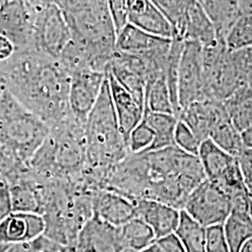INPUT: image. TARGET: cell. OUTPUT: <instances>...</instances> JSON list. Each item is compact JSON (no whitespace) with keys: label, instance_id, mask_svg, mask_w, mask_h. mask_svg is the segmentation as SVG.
Returning a JSON list of instances; mask_svg holds the SVG:
<instances>
[{"label":"cell","instance_id":"6da1fadb","mask_svg":"<svg viewBox=\"0 0 252 252\" xmlns=\"http://www.w3.org/2000/svg\"><path fill=\"white\" fill-rule=\"evenodd\" d=\"M5 90L50 128L71 116L70 74L58 60L35 50L17 52L0 63Z\"/></svg>","mask_w":252,"mask_h":252},{"label":"cell","instance_id":"e575fe53","mask_svg":"<svg viewBox=\"0 0 252 252\" xmlns=\"http://www.w3.org/2000/svg\"><path fill=\"white\" fill-rule=\"evenodd\" d=\"M206 252H231L224 235L223 226L207 227Z\"/></svg>","mask_w":252,"mask_h":252},{"label":"cell","instance_id":"8992f818","mask_svg":"<svg viewBox=\"0 0 252 252\" xmlns=\"http://www.w3.org/2000/svg\"><path fill=\"white\" fill-rule=\"evenodd\" d=\"M35 9L33 49L55 60L71 40L69 28L56 1H33Z\"/></svg>","mask_w":252,"mask_h":252},{"label":"cell","instance_id":"f35d334b","mask_svg":"<svg viewBox=\"0 0 252 252\" xmlns=\"http://www.w3.org/2000/svg\"><path fill=\"white\" fill-rule=\"evenodd\" d=\"M15 54V48L8 38L0 35V63L7 62Z\"/></svg>","mask_w":252,"mask_h":252},{"label":"cell","instance_id":"d6986e66","mask_svg":"<svg viewBox=\"0 0 252 252\" xmlns=\"http://www.w3.org/2000/svg\"><path fill=\"white\" fill-rule=\"evenodd\" d=\"M171 39L153 36L128 24L116 39V51L141 56L169 45Z\"/></svg>","mask_w":252,"mask_h":252},{"label":"cell","instance_id":"603a6c76","mask_svg":"<svg viewBox=\"0 0 252 252\" xmlns=\"http://www.w3.org/2000/svg\"><path fill=\"white\" fill-rule=\"evenodd\" d=\"M222 104L230 121L240 133L252 126V87H238Z\"/></svg>","mask_w":252,"mask_h":252},{"label":"cell","instance_id":"4fadbf2b","mask_svg":"<svg viewBox=\"0 0 252 252\" xmlns=\"http://www.w3.org/2000/svg\"><path fill=\"white\" fill-rule=\"evenodd\" d=\"M45 230L42 215L11 212L0 221V243L8 247L30 243L42 236Z\"/></svg>","mask_w":252,"mask_h":252},{"label":"cell","instance_id":"9a60e30c","mask_svg":"<svg viewBox=\"0 0 252 252\" xmlns=\"http://www.w3.org/2000/svg\"><path fill=\"white\" fill-rule=\"evenodd\" d=\"M225 115L227 112L221 101L206 98L182 109L178 119L189 126L202 142L209 138L213 127Z\"/></svg>","mask_w":252,"mask_h":252},{"label":"cell","instance_id":"30bf717a","mask_svg":"<svg viewBox=\"0 0 252 252\" xmlns=\"http://www.w3.org/2000/svg\"><path fill=\"white\" fill-rule=\"evenodd\" d=\"M206 98L203 47L196 42L185 41L178 73V102L180 110L181 111L189 105Z\"/></svg>","mask_w":252,"mask_h":252},{"label":"cell","instance_id":"7a4b0ae2","mask_svg":"<svg viewBox=\"0 0 252 252\" xmlns=\"http://www.w3.org/2000/svg\"><path fill=\"white\" fill-rule=\"evenodd\" d=\"M69 28L71 41L94 70L106 72L116 52L117 34L104 0L56 1Z\"/></svg>","mask_w":252,"mask_h":252},{"label":"cell","instance_id":"cb8c5ba5","mask_svg":"<svg viewBox=\"0 0 252 252\" xmlns=\"http://www.w3.org/2000/svg\"><path fill=\"white\" fill-rule=\"evenodd\" d=\"M222 226L231 252H240L252 239V214L231 211Z\"/></svg>","mask_w":252,"mask_h":252},{"label":"cell","instance_id":"8fae6325","mask_svg":"<svg viewBox=\"0 0 252 252\" xmlns=\"http://www.w3.org/2000/svg\"><path fill=\"white\" fill-rule=\"evenodd\" d=\"M107 71L84 68L70 75L68 106L73 117L85 124L92 109L99 98Z\"/></svg>","mask_w":252,"mask_h":252},{"label":"cell","instance_id":"d4e9b609","mask_svg":"<svg viewBox=\"0 0 252 252\" xmlns=\"http://www.w3.org/2000/svg\"><path fill=\"white\" fill-rule=\"evenodd\" d=\"M143 119L151 126L154 133V141L149 152L159 151L175 146L174 134L178 118L173 114L144 111Z\"/></svg>","mask_w":252,"mask_h":252},{"label":"cell","instance_id":"7c38bea8","mask_svg":"<svg viewBox=\"0 0 252 252\" xmlns=\"http://www.w3.org/2000/svg\"><path fill=\"white\" fill-rule=\"evenodd\" d=\"M76 244L82 252L125 251L121 228L111 225L93 214L79 230Z\"/></svg>","mask_w":252,"mask_h":252},{"label":"cell","instance_id":"9c48e42d","mask_svg":"<svg viewBox=\"0 0 252 252\" xmlns=\"http://www.w3.org/2000/svg\"><path fill=\"white\" fill-rule=\"evenodd\" d=\"M35 9L33 1H0V35L15 53L33 49Z\"/></svg>","mask_w":252,"mask_h":252},{"label":"cell","instance_id":"74e56055","mask_svg":"<svg viewBox=\"0 0 252 252\" xmlns=\"http://www.w3.org/2000/svg\"><path fill=\"white\" fill-rule=\"evenodd\" d=\"M162 252H186L177 234H170L156 240Z\"/></svg>","mask_w":252,"mask_h":252},{"label":"cell","instance_id":"7402d4cb","mask_svg":"<svg viewBox=\"0 0 252 252\" xmlns=\"http://www.w3.org/2000/svg\"><path fill=\"white\" fill-rule=\"evenodd\" d=\"M185 41L196 42L203 48L219 42L215 29L199 1H189Z\"/></svg>","mask_w":252,"mask_h":252},{"label":"cell","instance_id":"83f0119b","mask_svg":"<svg viewBox=\"0 0 252 252\" xmlns=\"http://www.w3.org/2000/svg\"><path fill=\"white\" fill-rule=\"evenodd\" d=\"M120 228L126 250L141 252L156 241L152 228L137 217Z\"/></svg>","mask_w":252,"mask_h":252},{"label":"cell","instance_id":"f6af8a7d","mask_svg":"<svg viewBox=\"0 0 252 252\" xmlns=\"http://www.w3.org/2000/svg\"><path fill=\"white\" fill-rule=\"evenodd\" d=\"M9 247L6 246V245H3V244L0 243V252H5L6 250L8 249Z\"/></svg>","mask_w":252,"mask_h":252},{"label":"cell","instance_id":"ac0fdd59","mask_svg":"<svg viewBox=\"0 0 252 252\" xmlns=\"http://www.w3.org/2000/svg\"><path fill=\"white\" fill-rule=\"evenodd\" d=\"M107 78L118 124L127 141L131 131L144 117V106L139 104L108 70Z\"/></svg>","mask_w":252,"mask_h":252},{"label":"cell","instance_id":"8d00e7d4","mask_svg":"<svg viewBox=\"0 0 252 252\" xmlns=\"http://www.w3.org/2000/svg\"><path fill=\"white\" fill-rule=\"evenodd\" d=\"M11 212L9 181L0 176V221Z\"/></svg>","mask_w":252,"mask_h":252},{"label":"cell","instance_id":"d590c367","mask_svg":"<svg viewBox=\"0 0 252 252\" xmlns=\"http://www.w3.org/2000/svg\"><path fill=\"white\" fill-rule=\"evenodd\" d=\"M108 5L112 23L118 35L129 24L127 1L109 0Z\"/></svg>","mask_w":252,"mask_h":252},{"label":"cell","instance_id":"f546056e","mask_svg":"<svg viewBox=\"0 0 252 252\" xmlns=\"http://www.w3.org/2000/svg\"><path fill=\"white\" fill-rule=\"evenodd\" d=\"M153 3L169 22L173 31L172 39L184 41L189 1L159 0L153 1Z\"/></svg>","mask_w":252,"mask_h":252},{"label":"cell","instance_id":"2e32d148","mask_svg":"<svg viewBox=\"0 0 252 252\" xmlns=\"http://www.w3.org/2000/svg\"><path fill=\"white\" fill-rule=\"evenodd\" d=\"M134 202L136 217L152 228L156 240L176 232L180 222V209L151 199H137Z\"/></svg>","mask_w":252,"mask_h":252},{"label":"cell","instance_id":"ba28073f","mask_svg":"<svg viewBox=\"0 0 252 252\" xmlns=\"http://www.w3.org/2000/svg\"><path fill=\"white\" fill-rule=\"evenodd\" d=\"M182 210L206 228L222 225L231 212V202L214 182L205 180L190 192Z\"/></svg>","mask_w":252,"mask_h":252},{"label":"cell","instance_id":"60d3db41","mask_svg":"<svg viewBox=\"0 0 252 252\" xmlns=\"http://www.w3.org/2000/svg\"><path fill=\"white\" fill-rule=\"evenodd\" d=\"M241 137H242L244 147L246 149L252 150V126L241 133Z\"/></svg>","mask_w":252,"mask_h":252},{"label":"cell","instance_id":"5b68a950","mask_svg":"<svg viewBox=\"0 0 252 252\" xmlns=\"http://www.w3.org/2000/svg\"><path fill=\"white\" fill-rule=\"evenodd\" d=\"M50 127L20 104L8 91L0 97V152L27 165L42 145Z\"/></svg>","mask_w":252,"mask_h":252},{"label":"cell","instance_id":"e0dca14e","mask_svg":"<svg viewBox=\"0 0 252 252\" xmlns=\"http://www.w3.org/2000/svg\"><path fill=\"white\" fill-rule=\"evenodd\" d=\"M127 6L128 22L130 25L150 35L172 39L171 26L153 1H127Z\"/></svg>","mask_w":252,"mask_h":252},{"label":"cell","instance_id":"7dc6e473","mask_svg":"<svg viewBox=\"0 0 252 252\" xmlns=\"http://www.w3.org/2000/svg\"><path fill=\"white\" fill-rule=\"evenodd\" d=\"M248 189H249V194H250V197H251V200H252V184L250 185V186H248Z\"/></svg>","mask_w":252,"mask_h":252},{"label":"cell","instance_id":"c3c4849f","mask_svg":"<svg viewBox=\"0 0 252 252\" xmlns=\"http://www.w3.org/2000/svg\"><path fill=\"white\" fill-rule=\"evenodd\" d=\"M122 252H133V251H130V250H125V251H123Z\"/></svg>","mask_w":252,"mask_h":252},{"label":"cell","instance_id":"ffe728a7","mask_svg":"<svg viewBox=\"0 0 252 252\" xmlns=\"http://www.w3.org/2000/svg\"><path fill=\"white\" fill-rule=\"evenodd\" d=\"M215 29L219 42L225 44L226 37L241 17L237 1H199Z\"/></svg>","mask_w":252,"mask_h":252},{"label":"cell","instance_id":"836d02e7","mask_svg":"<svg viewBox=\"0 0 252 252\" xmlns=\"http://www.w3.org/2000/svg\"><path fill=\"white\" fill-rule=\"evenodd\" d=\"M60 244L43 234L30 243L10 246L5 252H60Z\"/></svg>","mask_w":252,"mask_h":252},{"label":"cell","instance_id":"7bdbcfd3","mask_svg":"<svg viewBox=\"0 0 252 252\" xmlns=\"http://www.w3.org/2000/svg\"><path fill=\"white\" fill-rule=\"evenodd\" d=\"M141 252H162V251L155 241L154 243L152 244L151 246H149L147 249H145L144 251H142Z\"/></svg>","mask_w":252,"mask_h":252},{"label":"cell","instance_id":"3957f363","mask_svg":"<svg viewBox=\"0 0 252 252\" xmlns=\"http://www.w3.org/2000/svg\"><path fill=\"white\" fill-rule=\"evenodd\" d=\"M86 167L84 176L93 182L107 180L109 173L129 155L128 145L118 124L108 78L99 98L84 124Z\"/></svg>","mask_w":252,"mask_h":252},{"label":"cell","instance_id":"ab89813d","mask_svg":"<svg viewBox=\"0 0 252 252\" xmlns=\"http://www.w3.org/2000/svg\"><path fill=\"white\" fill-rule=\"evenodd\" d=\"M238 8L242 16L252 15V1H237Z\"/></svg>","mask_w":252,"mask_h":252},{"label":"cell","instance_id":"44dd1931","mask_svg":"<svg viewBox=\"0 0 252 252\" xmlns=\"http://www.w3.org/2000/svg\"><path fill=\"white\" fill-rule=\"evenodd\" d=\"M197 157L207 180L210 181L220 179L237 162L235 157L226 153L209 138L201 142Z\"/></svg>","mask_w":252,"mask_h":252},{"label":"cell","instance_id":"277c9868","mask_svg":"<svg viewBox=\"0 0 252 252\" xmlns=\"http://www.w3.org/2000/svg\"><path fill=\"white\" fill-rule=\"evenodd\" d=\"M37 180H72L86 167L84 124L71 116L50 128L27 164Z\"/></svg>","mask_w":252,"mask_h":252},{"label":"cell","instance_id":"5bb4252c","mask_svg":"<svg viewBox=\"0 0 252 252\" xmlns=\"http://www.w3.org/2000/svg\"><path fill=\"white\" fill-rule=\"evenodd\" d=\"M93 213L111 225L121 227L136 217L135 202L117 191L100 189L93 196Z\"/></svg>","mask_w":252,"mask_h":252},{"label":"cell","instance_id":"d6a6232c","mask_svg":"<svg viewBox=\"0 0 252 252\" xmlns=\"http://www.w3.org/2000/svg\"><path fill=\"white\" fill-rule=\"evenodd\" d=\"M175 146L180 151L197 156L201 141L184 122L178 119L174 134Z\"/></svg>","mask_w":252,"mask_h":252},{"label":"cell","instance_id":"bcb514c9","mask_svg":"<svg viewBox=\"0 0 252 252\" xmlns=\"http://www.w3.org/2000/svg\"><path fill=\"white\" fill-rule=\"evenodd\" d=\"M4 91H5V88H4L3 83H2L1 79H0V97H1V95H2V94H3V92H4Z\"/></svg>","mask_w":252,"mask_h":252},{"label":"cell","instance_id":"4316f807","mask_svg":"<svg viewBox=\"0 0 252 252\" xmlns=\"http://www.w3.org/2000/svg\"><path fill=\"white\" fill-rule=\"evenodd\" d=\"M186 252H206L207 228L180 210V222L175 232Z\"/></svg>","mask_w":252,"mask_h":252},{"label":"cell","instance_id":"52a82bcc","mask_svg":"<svg viewBox=\"0 0 252 252\" xmlns=\"http://www.w3.org/2000/svg\"><path fill=\"white\" fill-rule=\"evenodd\" d=\"M203 70L208 99L222 102L240 87L233 51L223 43L203 48Z\"/></svg>","mask_w":252,"mask_h":252},{"label":"cell","instance_id":"484cf974","mask_svg":"<svg viewBox=\"0 0 252 252\" xmlns=\"http://www.w3.org/2000/svg\"><path fill=\"white\" fill-rule=\"evenodd\" d=\"M144 108L145 111L175 115L165 75L150 79L146 82Z\"/></svg>","mask_w":252,"mask_h":252},{"label":"cell","instance_id":"1f68e13d","mask_svg":"<svg viewBox=\"0 0 252 252\" xmlns=\"http://www.w3.org/2000/svg\"><path fill=\"white\" fill-rule=\"evenodd\" d=\"M154 141V133L144 119L131 131L127 139L130 154H141L151 149Z\"/></svg>","mask_w":252,"mask_h":252},{"label":"cell","instance_id":"4dcf8cb0","mask_svg":"<svg viewBox=\"0 0 252 252\" xmlns=\"http://www.w3.org/2000/svg\"><path fill=\"white\" fill-rule=\"evenodd\" d=\"M225 45L230 51L252 47V15L238 19L226 37Z\"/></svg>","mask_w":252,"mask_h":252},{"label":"cell","instance_id":"ee69618b","mask_svg":"<svg viewBox=\"0 0 252 252\" xmlns=\"http://www.w3.org/2000/svg\"><path fill=\"white\" fill-rule=\"evenodd\" d=\"M240 252H252V239L249 240L247 243L244 245Z\"/></svg>","mask_w":252,"mask_h":252},{"label":"cell","instance_id":"b9f144b4","mask_svg":"<svg viewBox=\"0 0 252 252\" xmlns=\"http://www.w3.org/2000/svg\"><path fill=\"white\" fill-rule=\"evenodd\" d=\"M60 252H82L77 246L76 242L73 244H64L61 246Z\"/></svg>","mask_w":252,"mask_h":252},{"label":"cell","instance_id":"f1b7e54d","mask_svg":"<svg viewBox=\"0 0 252 252\" xmlns=\"http://www.w3.org/2000/svg\"><path fill=\"white\" fill-rule=\"evenodd\" d=\"M209 139L235 158L245 149L241 133L232 124L228 114L221 118L213 127Z\"/></svg>","mask_w":252,"mask_h":252}]
</instances>
